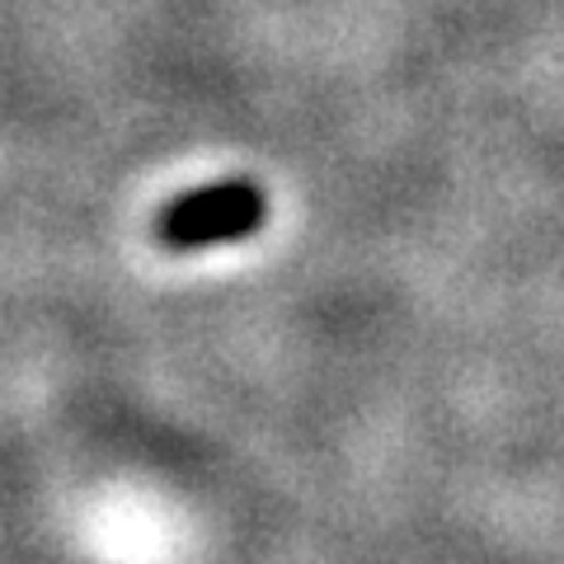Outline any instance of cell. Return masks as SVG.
Masks as SVG:
<instances>
[{
	"instance_id": "1",
	"label": "cell",
	"mask_w": 564,
	"mask_h": 564,
	"mask_svg": "<svg viewBox=\"0 0 564 564\" xmlns=\"http://www.w3.org/2000/svg\"><path fill=\"white\" fill-rule=\"evenodd\" d=\"M269 221V198L254 180H217L180 193L155 217V236L165 250H207V245L250 240Z\"/></svg>"
}]
</instances>
